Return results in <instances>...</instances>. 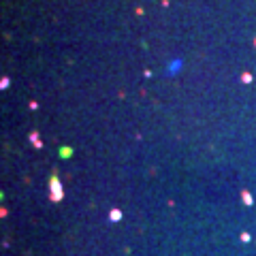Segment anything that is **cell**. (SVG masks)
<instances>
[{"label": "cell", "instance_id": "1", "mask_svg": "<svg viewBox=\"0 0 256 256\" xmlns=\"http://www.w3.org/2000/svg\"><path fill=\"white\" fill-rule=\"evenodd\" d=\"M243 201H245V203H248V205H252V196H250L248 192H243Z\"/></svg>", "mask_w": 256, "mask_h": 256}, {"label": "cell", "instance_id": "2", "mask_svg": "<svg viewBox=\"0 0 256 256\" xmlns=\"http://www.w3.org/2000/svg\"><path fill=\"white\" fill-rule=\"evenodd\" d=\"M109 215H111V218H113V220H118V218H120V215H122V213H120V211H118V209H115V211H111Z\"/></svg>", "mask_w": 256, "mask_h": 256}]
</instances>
